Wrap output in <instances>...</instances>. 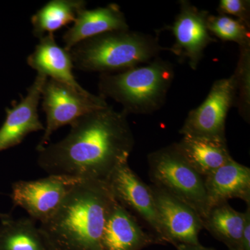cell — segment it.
Wrapping results in <instances>:
<instances>
[{
	"label": "cell",
	"instance_id": "2e32d148",
	"mask_svg": "<svg viewBox=\"0 0 250 250\" xmlns=\"http://www.w3.org/2000/svg\"><path fill=\"white\" fill-rule=\"evenodd\" d=\"M149 241L134 215L115 200L105 223L101 250H137Z\"/></svg>",
	"mask_w": 250,
	"mask_h": 250
},
{
	"label": "cell",
	"instance_id": "7c38bea8",
	"mask_svg": "<svg viewBox=\"0 0 250 250\" xmlns=\"http://www.w3.org/2000/svg\"><path fill=\"white\" fill-rule=\"evenodd\" d=\"M150 187L161 225L168 241L200 245L199 233L203 229L201 217L191 207L170 194L154 186Z\"/></svg>",
	"mask_w": 250,
	"mask_h": 250
},
{
	"label": "cell",
	"instance_id": "e0dca14e",
	"mask_svg": "<svg viewBox=\"0 0 250 250\" xmlns=\"http://www.w3.org/2000/svg\"><path fill=\"white\" fill-rule=\"evenodd\" d=\"M175 144L184 159L204 178L233 159L227 141L184 136Z\"/></svg>",
	"mask_w": 250,
	"mask_h": 250
},
{
	"label": "cell",
	"instance_id": "5bb4252c",
	"mask_svg": "<svg viewBox=\"0 0 250 250\" xmlns=\"http://www.w3.org/2000/svg\"><path fill=\"white\" fill-rule=\"evenodd\" d=\"M27 63L37 74L65 83L80 93H88L74 77L70 52L56 42L54 34H46L40 39L35 50L28 57Z\"/></svg>",
	"mask_w": 250,
	"mask_h": 250
},
{
	"label": "cell",
	"instance_id": "30bf717a",
	"mask_svg": "<svg viewBox=\"0 0 250 250\" xmlns=\"http://www.w3.org/2000/svg\"><path fill=\"white\" fill-rule=\"evenodd\" d=\"M78 181L59 175H48L34 181H18L13 184L11 199L15 207L25 210L34 221L44 223L57 211Z\"/></svg>",
	"mask_w": 250,
	"mask_h": 250
},
{
	"label": "cell",
	"instance_id": "7402d4cb",
	"mask_svg": "<svg viewBox=\"0 0 250 250\" xmlns=\"http://www.w3.org/2000/svg\"><path fill=\"white\" fill-rule=\"evenodd\" d=\"M207 24L210 34L220 40L236 42L239 47L250 46V27L236 18L226 15L209 14Z\"/></svg>",
	"mask_w": 250,
	"mask_h": 250
},
{
	"label": "cell",
	"instance_id": "ac0fdd59",
	"mask_svg": "<svg viewBox=\"0 0 250 250\" xmlns=\"http://www.w3.org/2000/svg\"><path fill=\"white\" fill-rule=\"evenodd\" d=\"M0 250H52L33 219L5 214H0Z\"/></svg>",
	"mask_w": 250,
	"mask_h": 250
},
{
	"label": "cell",
	"instance_id": "52a82bcc",
	"mask_svg": "<svg viewBox=\"0 0 250 250\" xmlns=\"http://www.w3.org/2000/svg\"><path fill=\"white\" fill-rule=\"evenodd\" d=\"M235 100L233 75L215 81L205 101L189 112L179 133L183 136L227 141V116Z\"/></svg>",
	"mask_w": 250,
	"mask_h": 250
},
{
	"label": "cell",
	"instance_id": "ba28073f",
	"mask_svg": "<svg viewBox=\"0 0 250 250\" xmlns=\"http://www.w3.org/2000/svg\"><path fill=\"white\" fill-rule=\"evenodd\" d=\"M106 183L116 202L141 218L159 239L168 241L158 214L152 188L131 170L128 161L115 169Z\"/></svg>",
	"mask_w": 250,
	"mask_h": 250
},
{
	"label": "cell",
	"instance_id": "cb8c5ba5",
	"mask_svg": "<svg viewBox=\"0 0 250 250\" xmlns=\"http://www.w3.org/2000/svg\"><path fill=\"white\" fill-rule=\"evenodd\" d=\"M244 212V223L242 233V250H250V204Z\"/></svg>",
	"mask_w": 250,
	"mask_h": 250
},
{
	"label": "cell",
	"instance_id": "d6986e66",
	"mask_svg": "<svg viewBox=\"0 0 250 250\" xmlns=\"http://www.w3.org/2000/svg\"><path fill=\"white\" fill-rule=\"evenodd\" d=\"M202 222L203 228L226 243L231 250H242L244 213L233 209L228 202H224L211 207Z\"/></svg>",
	"mask_w": 250,
	"mask_h": 250
},
{
	"label": "cell",
	"instance_id": "277c9868",
	"mask_svg": "<svg viewBox=\"0 0 250 250\" xmlns=\"http://www.w3.org/2000/svg\"><path fill=\"white\" fill-rule=\"evenodd\" d=\"M174 75L173 65L156 57L144 66L101 74L99 95L121 104L126 116L152 114L165 104Z\"/></svg>",
	"mask_w": 250,
	"mask_h": 250
},
{
	"label": "cell",
	"instance_id": "5b68a950",
	"mask_svg": "<svg viewBox=\"0 0 250 250\" xmlns=\"http://www.w3.org/2000/svg\"><path fill=\"white\" fill-rule=\"evenodd\" d=\"M153 186L187 204L203 220L208 208L205 179L184 159L175 143L147 156Z\"/></svg>",
	"mask_w": 250,
	"mask_h": 250
},
{
	"label": "cell",
	"instance_id": "3957f363",
	"mask_svg": "<svg viewBox=\"0 0 250 250\" xmlns=\"http://www.w3.org/2000/svg\"><path fill=\"white\" fill-rule=\"evenodd\" d=\"M167 50L158 36L139 31H113L81 41L69 52L74 67L85 72L111 74L148 63Z\"/></svg>",
	"mask_w": 250,
	"mask_h": 250
},
{
	"label": "cell",
	"instance_id": "44dd1931",
	"mask_svg": "<svg viewBox=\"0 0 250 250\" xmlns=\"http://www.w3.org/2000/svg\"><path fill=\"white\" fill-rule=\"evenodd\" d=\"M236 100L234 106L247 123L250 120V46L239 47V57L233 74Z\"/></svg>",
	"mask_w": 250,
	"mask_h": 250
},
{
	"label": "cell",
	"instance_id": "4fadbf2b",
	"mask_svg": "<svg viewBox=\"0 0 250 250\" xmlns=\"http://www.w3.org/2000/svg\"><path fill=\"white\" fill-rule=\"evenodd\" d=\"M129 29L124 13L116 4L92 10L82 9L73 25L62 36L64 48L70 51L85 39L109 31Z\"/></svg>",
	"mask_w": 250,
	"mask_h": 250
},
{
	"label": "cell",
	"instance_id": "6da1fadb",
	"mask_svg": "<svg viewBox=\"0 0 250 250\" xmlns=\"http://www.w3.org/2000/svg\"><path fill=\"white\" fill-rule=\"evenodd\" d=\"M70 126L63 139L39 151L38 164L49 175L107 182L115 169L128 161L135 141L123 111L108 105Z\"/></svg>",
	"mask_w": 250,
	"mask_h": 250
},
{
	"label": "cell",
	"instance_id": "603a6c76",
	"mask_svg": "<svg viewBox=\"0 0 250 250\" xmlns=\"http://www.w3.org/2000/svg\"><path fill=\"white\" fill-rule=\"evenodd\" d=\"M218 14L234 16L250 27V1L249 0H220Z\"/></svg>",
	"mask_w": 250,
	"mask_h": 250
},
{
	"label": "cell",
	"instance_id": "ffe728a7",
	"mask_svg": "<svg viewBox=\"0 0 250 250\" xmlns=\"http://www.w3.org/2000/svg\"><path fill=\"white\" fill-rule=\"evenodd\" d=\"M84 0H52L31 17L33 33L39 39L54 34L69 23L75 22L77 14L85 9Z\"/></svg>",
	"mask_w": 250,
	"mask_h": 250
},
{
	"label": "cell",
	"instance_id": "d4e9b609",
	"mask_svg": "<svg viewBox=\"0 0 250 250\" xmlns=\"http://www.w3.org/2000/svg\"><path fill=\"white\" fill-rule=\"evenodd\" d=\"M177 249L178 250H213L203 248L200 245L192 246V245L188 244H179L177 246Z\"/></svg>",
	"mask_w": 250,
	"mask_h": 250
},
{
	"label": "cell",
	"instance_id": "9c48e42d",
	"mask_svg": "<svg viewBox=\"0 0 250 250\" xmlns=\"http://www.w3.org/2000/svg\"><path fill=\"white\" fill-rule=\"evenodd\" d=\"M208 11L200 10L188 0L179 1V11L172 25L167 29L173 34L174 43L167 47L180 62L188 59L190 68L195 70L208 45L216 42L207 28Z\"/></svg>",
	"mask_w": 250,
	"mask_h": 250
},
{
	"label": "cell",
	"instance_id": "7a4b0ae2",
	"mask_svg": "<svg viewBox=\"0 0 250 250\" xmlns=\"http://www.w3.org/2000/svg\"><path fill=\"white\" fill-rule=\"evenodd\" d=\"M114 201L106 182L78 181L39 228L52 250H101L104 228Z\"/></svg>",
	"mask_w": 250,
	"mask_h": 250
},
{
	"label": "cell",
	"instance_id": "9a60e30c",
	"mask_svg": "<svg viewBox=\"0 0 250 250\" xmlns=\"http://www.w3.org/2000/svg\"><path fill=\"white\" fill-rule=\"evenodd\" d=\"M208 208L241 199L250 204V169L236 161H230L205 178Z\"/></svg>",
	"mask_w": 250,
	"mask_h": 250
},
{
	"label": "cell",
	"instance_id": "8fae6325",
	"mask_svg": "<svg viewBox=\"0 0 250 250\" xmlns=\"http://www.w3.org/2000/svg\"><path fill=\"white\" fill-rule=\"evenodd\" d=\"M47 80L48 77L37 74L26 96L12 108H6V120L0 127V152L18 146L31 133L45 130L38 108Z\"/></svg>",
	"mask_w": 250,
	"mask_h": 250
},
{
	"label": "cell",
	"instance_id": "8992f818",
	"mask_svg": "<svg viewBox=\"0 0 250 250\" xmlns=\"http://www.w3.org/2000/svg\"><path fill=\"white\" fill-rule=\"evenodd\" d=\"M42 108L47 123L42 139L36 149L41 150L47 144L56 130L71 125L79 118L99 108L108 106L100 95L82 93L70 85L48 78L42 92Z\"/></svg>",
	"mask_w": 250,
	"mask_h": 250
}]
</instances>
